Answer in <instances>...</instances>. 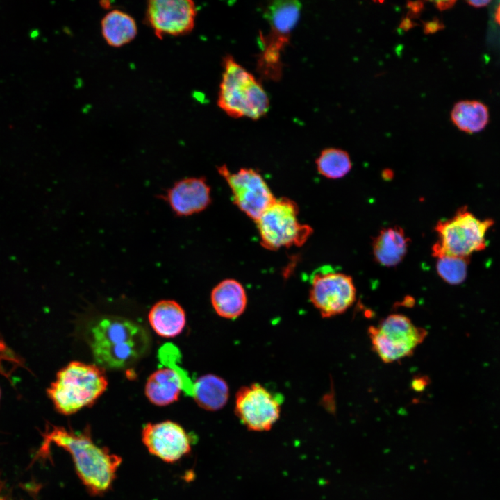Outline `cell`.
<instances>
[{
    "label": "cell",
    "mask_w": 500,
    "mask_h": 500,
    "mask_svg": "<svg viewBox=\"0 0 500 500\" xmlns=\"http://www.w3.org/2000/svg\"><path fill=\"white\" fill-rule=\"evenodd\" d=\"M41 435L43 442L31 464L38 459H49L53 443L70 453L78 476L90 494H103L110 489L122 458L94 443L89 428L77 432L47 424Z\"/></svg>",
    "instance_id": "1"
},
{
    "label": "cell",
    "mask_w": 500,
    "mask_h": 500,
    "mask_svg": "<svg viewBox=\"0 0 500 500\" xmlns=\"http://www.w3.org/2000/svg\"><path fill=\"white\" fill-rule=\"evenodd\" d=\"M90 339L94 360L104 369H122L135 364L151 346V337L145 327L119 316H106L98 320Z\"/></svg>",
    "instance_id": "2"
},
{
    "label": "cell",
    "mask_w": 500,
    "mask_h": 500,
    "mask_svg": "<svg viewBox=\"0 0 500 500\" xmlns=\"http://www.w3.org/2000/svg\"><path fill=\"white\" fill-rule=\"evenodd\" d=\"M108 385L105 369L97 365L72 361L61 368L47 394L56 410L65 415L92 406Z\"/></svg>",
    "instance_id": "3"
},
{
    "label": "cell",
    "mask_w": 500,
    "mask_h": 500,
    "mask_svg": "<svg viewBox=\"0 0 500 500\" xmlns=\"http://www.w3.org/2000/svg\"><path fill=\"white\" fill-rule=\"evenodd\" d=\"M223 67L217 99L219 107L236 118L257 119L265 115L269 101L260 83L231 56L224 58Z\"/></svg>",
    "instance_id": "4"
},
{
    "label": "cell",
    "mask_w": 500,
    "mask_h": 500,
    "mask_svg": "<svg viewBox=\"0 0 500 500\" xmlns=\"http://www.w3.org/2000/svg\"><path fill=\"white\" fill-rule=\"evenodd\" d=\"M300 10L301 4L297 1H276L267 6L265 17L269 29L267 35L260 34L261 52L256 63L262 78L274 81L281 78V53L299 20Z\"/></svg>",
    "instance_id": "5"
},
{
    "label": "cell",
    "mask_w": 500,
    "mask_h": 500,
    "mask_svg": "<svg viewBox=\"0 0 500 500\" xmlns=\"http://www.w3.org/2000/svg\"><path fill=\"white\" fill-rule=\"evenodd\" d=\"M493 224L492 219H481L466 206L460 208L452 217L435 226L438 240L433 246V255L469 258L486 248V233Z\"/></svg>",
    "instance_id": "6"
},
{
    "label": "cell",
    "mask_w": 500,
    "mask_h": 500,
    "mask_svg": "<svg viewBox=\"0 0 500 500\" xmlns=\"http://www.w3.org/2000/svg\"><path fill=\"white\" fill-rule=\"evenodd\" d=\"M372 350L385 363L412 356L427 336L424 328L416 326L402 314H391L367 330Z\"/></svg>",
    "instance_id": "7"
},
{
    "label": "cell",
    "mask_w": 500,
    "mask_h": 500,
    "mask_svg": "<svg viewBox=\"0 0 500 500\" xmlns=\"http://www.w3.org/2000/svg\"><path fill=\"white\" fill-rule=\"evenodd\" d=\"M261 244L270 250L303 244L311 228L298 219V208L288 199L275 200L256 221Z\"/></svg>",
    "instance_id": "8"
},
{
    "label": "cell",
    "mask_w": 500,
    "mask_h": 500,
    "mask_svg": "<svg viewBox=\"0 0 500 500\" xmlns=\"http://www.w3.org/2000/svg\"><path fill=\"white\" fill-rule=\"evenodd\" d=\"M309 299L322 317H331L346 312L355 302L356 289L352 278L323 267L312 274Z\"/></svg>",
    "instance_id": "9"
},
{
    "label": "cell",
    "mask_w": 500,
    "mask_h": 500,
    "mask_svg": "<svg viewBox=\"0 0 500 500\" xmlns=\"http://www.w3.org/2000/svg\"><path fill=\"white\" fill-rule=\"evenodd\" d=\"M218 172L226 181L234 203L254 221L276 199L262 176L253 169L242 168L232 173L223 165Z\"/></svg>",
    "instance_id": "10"
},
{
    "label": "cell",
    "mask_w": 500,
    "mask_h": 500,
    "mask_svg": "<svg viewBox=\"0 0 500 500\" xmlns=\"http://www.w3.org/2000/svg\"><path fill=\"white\" fill-rule=\"evenodd\" d=\"M281 401L258 383L241 388L235 396V412L250 431L269 430L280 417Z\"/></svg>",
    "instance_id": "11"
},
{
    "label": "cell",
    "mask_w": 500,
    "mask_h": 500,
    "mask_svg": "<svg viewBox=\"0 0 500 500\" xmlns=\"http://www.w3.org/2000/svg\"><path fill=\"white\" fill-rule=\"evenodd\" d=\"M197 8L190 0H151L145 13L146 22L155 35L179 36L189 33L194 26Z\"/></svg>",
    "instance_id": "12"
},
{
    "label": "cell",
    "mask_w": 500,
    "mask_h": 500,
    "mask_svg": "<svg viewBox=\"0 0 500 500\" xmlns=\"http://www.w3.org/2000/svg\"><path fill=\"white\" fill-rule=\"evenodd\" d=\"M142 440L151 454L167 462L178 461L191 450L188 433L169 420L147 424L142 428Z\"/></svg>",
    "instance_id": "13"
},
{
    "label": "cell",
    "mask_w": 500,
    "mask_h": 500,
    "mask_svg": "<svg viewBox=\"0 0 500 500\" xmlns=\"http://www.w3.org/2000/svg\"><path fill=\"white\" fill-rule=\"evenodd\" d=\"M177 216H190L205 210L210 203V189L203 178L179 180L161 195Z\"/></svg>",
    "instance_id": "14"
},
{
    "label": "cell",
    "mask_w": 500,
    "mask_h": 500,
    "mask_svg": "<svg viewBox=\"0 0 500 500\" xmlns=\"http://www.w3.org/2000/svg\"><path fill=\"white\" fill-rule=\"evenodd\" d=\"M187 381L178 367H162L148 378L144 387L145 395L153 405L168 406L176 401L181 392L188 387L190 394L192 384L188 383Z\"/></svg>",
    "instance_id": "15"
},
{
    "label": "cell",
    "mask_w": 500,
    "mask_h": 500,
    "mask_svg": "<svg viewBox=\"0 0 500 500\" xmlns=\"http://www.w3.org/2000/svg\"><path fill=\"white\" fill-rule=\"evenodd\" d=\"M212 306L218 315L235 319L244 311L247 297L245 290L236 280L228 278L219 283L212 290Z\"/></svg>",
    "instance_id": "16"
},
{
    "label": "cell",
    "mask_w": 500,
    "mask_h": 500,
    "mask_svg": "<svg viewBox=\"0 0 500 500\" xmlns=\"http://www.w3.org/2000/svg\"><path fill=\"white\" fill-rule=\"evenodd\" d=\"M152 329L158 335L171 338L179 335L186 323V315L182 306L174 300H161L156 303L148 315Z\"/></svg>",
    "instance_id": "17"
},
{
    "label": "cell",
    "mask_w": 500,
    "mask_h": 500,
    "mask_svg": "<svg viewBox=\"0 0 500 500\" xmlns=\"http://www.w3.org/2000/svg\"><path fill=\"white\" fill-rule=\"evenodd\" d=\"M408 240L401 227L382 229L372 242L375 260L383 266L397 265L406 256Z\"/></svg>",
    "instance_id": "18"
},
{
    "label": "cell",
    "mask_w": 500,
    "mask_h": 500,
    "mask_svg": "<svg viewBox=\"0 0 500 500\" xmlns=\"http://www.w3.org/2000/svg\"><path fill=\"white\" fill-rule=\"evenodd\" d=\"M101 32L108 45L119 48L135 38L138 26L135 19L128 13L115 9L108 12L102 18Z\"/></svg>",
    "instance_id": "19"
},
{
    "label": "cell",
    "mask_w": 500,
    "mask_h": 500,
    "mask_svg": "<svg viewBox=\"0 0 500 500\" xmlns=\"http://www.w3.org/2000/svg\"><path fill=\"white\" fill-rule=\"evenodd\" d=\"M190 395L201 408L215 411L226 405L229 389L226 382L222 378L213 374H206L192 383Z\"/></svg>",
    "instance_id": "20"
},
{
    "label": "cell",
    "mask_w": 500,
    "mask_h": 500,
    "mask_svg": "<svg viewBox=\"0 0 500 500\" xmlns=\"http://www.w3.org/2000/svg\"><path fill=\"white\" fill-rule=\"evenodd\" d=\"M487 107L476 101L458 102L451 113L453 124L461 131L476 133L485 128L488 122Z\"/></svg>",
    "instance_id": "21"
},
{
    "label": "cell",
    "mask_w": 500,
    "mask_h": 500,
    "mask_svg": "<svg viewBox=\"0 0 500 500\" xmlns=\"http://www.w3.org/2000/svg\"><path fill=\"white\" fill-rule=\"evenodd\" d=\"M317 171L328 178L344 176L351 168L349 154L340 149L328 148L322 151L316 160Z\"/></svg>",
    "instance_id": "22"
},
{
    "label": "cell",
    "mask_w": 500,
    "mask_h": 500,
    "mask_svg": "<svg viewBox=\"0 0 500 500\" xmlns=\"http://www.w3.org/2000/svg\"><path fill=\"white\" fill-rule=\"evenodd\" d=\"M469 258L442 256L438 258L436 269L439 276L447 283L459 285L467 278Z\"/></svg>",
    "instance_id": "23"
},
{
    "label": "cell",
    "mask_w": 500,
    "mask_h": 500,
    "mask_svg": "<svg viewBox=\"0 0 500 500\" xmlns=\"http://www.w3.org/2000/svg\"><path fill=\"white\" fill-rule=\"evenodd\" d=\"M444 27V24L437 18L424 23V33L425 34L435 33Z\"/></svg>",
    "instance_id": "24"
},
{
    "label": "cell",
    "mask_w": 500,
    "mask_h": 500,
    "mask_svg": "<svg viewBox=\"0 0 500 500\" xmlns=\"http://www.w3.org/2000/svg\"><path fill=\"white\" fill-rule=\"evenodd\" d=\"M408 8V17L412 19L417 17L424 9V3L421 1H408L406 4Z\"/></svg>",
    "instance_id": "25"
},
{
    "label": "cell",
    "mask_w": 500,
    "mask_h": 500,
    "mask_svg": "<svg viewBox=\"0 0 500 500\" xmlns=\"http://www.w3.org/2000/svg\"><path fill=\"white\" fill-rule=\"evenodd\" d=\"M416 25L417 24L412 20V19L407 16V17L403 18L402 20L401 21L400 24H399V28H401V30H403L405 31H407L412 28Z\"/></svg>",
    "instance_id": "26"
},
{
    "label": "cell",
    "mask_w": 500,
    "mask_h": 500,
    "mask_svg": "<svg viewBox=\"0 0 500 500\" xmlns=\"http://www.w3.org/2000/svg\"><path fill=\"white\" fill-rule=\"evenodd\" d=\"M435 7L440 10H445L451 8L456 3L455 1H434Z\"/></svg>",
    "instance_id": "27"
},
{
    "label": "cell",
    "mask_w": 500,
    "mask_h": 500,
    "mask_svg": "<svg viewBox=\"0 0 500 500\" xmlns=\"http://www.w3.org/2000/svg\"><path fill=\"white\" fill-rule=\"evenodd\" d=\"M490 1H469L467 3L474 7H483L485 6L487 4H488Z\"/></svg>",
    "instance_id": "28"
},
{
    "label": "cell",
    "mask_w": 500,
    "mask_h": 500,
    "mask_svg": "<svg viewBox=\"0 0 500 500\" xmlns=\"http://www.w3.org/2000/svg\"><path fill=\"white\" fill-rule=\"evenodd\" d=\"M427 382L424 381V378L422 379H416L413 382V386L416 390H419V388L422 389L426 384Z\"/></svg>",
    "instance_id": "29"
},
{
    "label": "cell",
    "mask_w": 500,
    "mask_h": 500,
    "mask_svg": "<svg viewBox=\"0 0 500 500\" xmlns=\"http://www.w3.org/2000/svg\"><path fill=\"white\" fill-rule=\"evenodd\" d=\"M495 19L500 25V3L498 5L495 12Z\"/></svg>",
    "instance_id": "30"
},
{
    "label": "cell",
    "mask_w": 500,
    "mask_h": 500,
    "mask_svg": "<svg viewBox=\"0 0 500 500\" xmlns=\"http://www.w3.org/2000/svg\"><path fill=\"white\" fill-rule=\"evenodd\" d=\"M0 500H10V499H8V497H6L0 496Z\"/></svg>",
    "instance_id": "31"
},
{
    "label": "cell",
    "mask_w": 500,
    "mask_h": 500,
    "mask_svg": "<svg viewBox=\"0 0 500 500\" xmlns=\"http://www.w3.org/2000/svg\"><path fill=\"white\" fill-rule=\"evenodd\" d=\"M0 397H1V390H0Z\"/></svg>",
    "instance_id": "32"
}]
</instances>
